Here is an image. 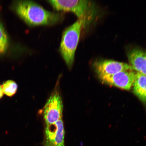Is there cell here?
I'll list each match as a JSON object with an SVG mask.
<instances>
[{
  "label": "cell",
  "instance_id": "7c38bea8",
  "mask_svg": "<svg viewBox=\"0 0 146 146\" xmlns=\"http://www.w3.org/2000/svg\"><path fill=\"white\" fill-rule=\"evenodd\" d=\"M3 95H4V93L3 92L2 86L0 85V100L3 97Z\"/></svg>",
  "mask_w": 146,
  "mask_h": 146
},
{
  "label": "cell",
  "instance_id": "5b68a950",
  "mask_svg": "<svg viewBox=\"0 0 146 146\" xmlns=\"http://www.w3.org/2000/svg\"><path fill=\"white\" fill-rule=\"evenodd\" d=\"M43 146H65V131L62 119L46 125Z\"/></svg>",
  "mask_w": 146,
  "mask_h": 146
},
{
  "label": "cell",
  "instance_id": "7a4b0ae2",
  "mask_svg": "<svg viewBox=\"0 0 146 146\" xmlns=\"http://www.w3.org/2000/svg\"><path fill=\"white\" fill-rule=\"evenodd\" d=\"M86 20L78 19L63 32L60 46V52L68 68H72L75 54L79 42L83 27L87 23Z\"/></svg>",
  "mask_w": 146,
  "mask_h": 146
},
{
  "label": "cell",
  "instance_id": "3957f363",
  "mask_svg": "<svg viewBox=\"0 0 146 146\" xmlns=\"http://www.w3.org/2000/svg\"><path fill=\"white\" fill-rule=\"evenodd\" d=\"M47 1L56 11L73 13L78 19H84L88 21L90 5L88 1L53 0Z\"/></svg>",
  "mask_w": 146,
  "mask_h": 146
},
{
  "label": "cell",
  "instance_id": "277c9868",
  "mask_svg": "<svg viewBox=\"0 0 146 146\" xmlns=\"http://www.w3.org/2000/svg\"><path fill=\"white\" fill-rule=\"evenodd\" d=\"M63 103L61 95L54 91L48 98L43 110V117L46 125L53 123L62 119Z\"/></svg>",
  "mask_w": 146,
  "mask_h": 146
},
{
  "label": "cell",
  "instance_id": "9c48e42d",
  "mask_svg": "<svg viewBox=\"0 0 146 146\" xmlns=\"http://www.w3.org/2000/svg\"><path fill=\"white\" fill-rule=\"evenodd\" d=\"M132 87L134 94L146 105V76L136 72Z\"/></svg>",
  "mask_w": 146,
  "mask_h": 146
},
{
  "label": "cell",
  "instance_id": "ba28073f",
  "mask_svg": "<svg viewBox=\"0 0 146 146\" xmlns=\"http://www.w3.org/2000/svg\"><path fill=\"white\" fill-rule=\"evenodd\" d=\"M127 58L133 70L146 76V51L133 49L128 53Z\"/></svg>",
  "mask_w": 146,
  "mask_h": 146
},
{
  "label": "cell",
  "instance_id": "8992f818",
  "mask_svg": "<svg viewBox=\"0 0 146 146\" xmlns=\"http://www.w3.org/2000/svg\"><path fill=\"white\" fill-rule=\"evenodd\" d=\"M134 70L122 71L116 74L99 76L104 83L129 90L133 86L136 72Z\"/></svg>",
  "mask_w": 146,
  "mask_h": 146
},
{
  "label": "cell",
  "instance_id": "6da1fadb",
  "mask_svg": "<svg viewBox=\"0 0 146 146\" xmlns=\"http://www.w3.org/2000/svg\"><path fill=\"white\" fill-rule=\"evenodd\" d=\"M13 8L19 17L31 26L55 25L63 19L62 14L47 10L32 1H15Z\"/></svg>",
  "mask_w": 146,
  "mask_h": 146
},
{
  "label": "cell",
  "instance_id": "52a82bcc",
  "mask_svg": "<svg viewBox=\"0 0 146 146\" xmlns=\"http://www.w3.org/2000/svg\"><path fill=\"white\" fill-rule=\"evenodd\" d=\"M93 66L99 77L111 75L122 71L133 70L128 64L112 60H99L95 62Z\"/></svg>",
  "mask_w": 146,
  "mask_h": 146
},
{
  "label": "cell",
  "instance_id": "30bf717a",
  "mask_svg": "<svg viewBox=\"0 0 146 146\" xmlns=\"http://www.w3.org/2000/svg\"><path fill=\"white\" fill-rule=\"evenodd\" d=\"M1 86L4 94L7 96L12 97L17 92L18 85L13 80H8L5 82Z\"/></svg>",
  "mask_w": 146,
  "mask_h": 146
},
{
  "label": "cell",
  "instance_id": "8fae6325",
  "mask_svg": "<svg viewBox=\"0 0 146 146\" xmlns=\"http://www.w3.org/2000/svg\"><path fill=\"white\" fill-rule=\"evenodd\" d=\"M8 46V37L4 27L0 22V54L6 51Z\"/></svg>",
  "mask_w": 146,
  "mask_h": 146
}]
</instances>
